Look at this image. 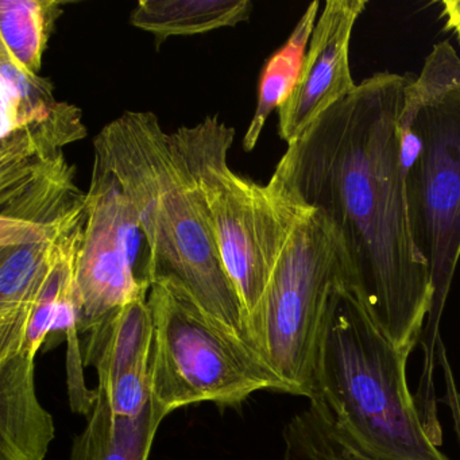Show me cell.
Wrapping results in <instances>:
<instances>
[{
    "mask_svg": "<svg viewBox=\"0 0 460 460\" xmlns=\"http://www.w3.org/2000/svg\"><path fill=\"white\" fill-rule=\"evenodd\" d=\"M93 149V163L117 179L138 215L152 282L179 279L209 316L249 343L243 306L223 266L206 201L157 115L123 112L102 128Z\"/></svg>",
    "mask_w": 460,
    "mask_h": 460,
    "instance_id": "7a4b0ae2",
    "label": "cell"
},
{
    "mask_svg": "<svg viewBox=\"0 0 460 460\" xmlns=\"http://www.w3.org/2000/svg\"><path fill=\"white\" fill-rule=\"evenodd\" d=\"M282 438L284 460H378L360 451L317 401L287 422Z\"/></svg>",
    "mask_w": 460,
    "mask_h": 460,
    "instance_id": "e0dca14e",
    "label": "cell"
},
{
    "mask_svg": "<svg viewBox=\"0 0 460 460\" xmlns=\"http://www.w3.org/2000/svg\"><path fill=\"white\" fill-rule=\"evenodd\" d=\"M55 90L0 44V184L58 160L88 136L82 110L58 101Z\"/></svg>",
    "mask_w": 460,
    "mask_h": 460,
    "instance_id": "9c48e42d",
    "label": "cell"
},
{
    "mask_svg": "<svg viewBox=\"0 0 460 460\" xmlns=\"http://www.w3.org/2000/svg\"><path fill=\"white\" fill-rule=\"evenodd\" d=\"M367 0H328L309 40L300 76L279 109V134L293 144L320 115L357 90L349 42Z\"/></svg>",
    "mask_w": 460,
    "mask_h": 460,
    "instance_id": "30bf717a",
    "label": "cell"
},
{
    "mask_svg": "<svg viewBox=\"0 0 460 460\" xmlns=\"http://www.w3.org/2000/svg\"><path fill=\"white\" fill-rule=\"evenodd\" d=\"M252 0H141L128 22L153 34L158 48L171 37L234 28L250 20Z\"/></svg>",
    "mask_w": 460,
    "mask_h": 460,
    "instance_id": "4fadbf2b",
    "label": "cell"
},
{
    "mask_svg": "<svg viewBox=\"0 0 460 460\" xmlns=\"http://www.w3.org/2000/svg\"><path fill=\"white\" fill-rule=\"evenodd\" d=\"M147 303L155 327L150 406L158 424L196 403L236 406L260 390L285 393L254 349L209 316L179 279L157 277Z\"/></svg>",
    "mask_w": 460,
    "mask_h": 460,
    "instance_id": "5b68a950",
    "label": "cell"
},
{
    "mask_svg": "<svg viewBox=\"0 0 460 460\" xmlns=\"http://www.w3.org/2000/svg\"><path fill=\"white\" fill-rule=\"evenodd\" d=\"M409 354L371 322L351 288L336 292L320 336L314 390L344 435L378 460H451L421 419Z\"/></svg>",
    "mask_w": 460,
    "mask_h": 460,
    "instance_id": "3957f363",
    "label": "cell"
},
{
    "mask_svg": "<svg viewBox=\"0 0 460 460\" xmlns=\"http://www.w3.org/2000/svg\"><path fill=\"white\" fill-rule=\"evenodd\" d=\"M36 357L18 352L0 360V460H45L55 420L36 390Z\"/></svg>",
    "mask_w": 460,
    "mask_h": 460,
    "instance_id": "7c38bea8",
    "label": "cell"
},
{
    "mask_svg": "<svg viewBox=\"0 0 460 460\" xmlns=\"http://www.w3.org/2000/svg\"><path fill=\"white\" fill-rule=\"evenodd\" d=\"M403 133L417 155L405 171L406 200L414 246L429 269L438 317L460 260V61L446 58L438 79L416 77L408 90Z\"/></svg>",
    "mask_w": 460,
    "mask_h": 460,
    "instance_id": "52a82bcc",
    "label": "cell"
},
{
    "mask_svg": "<svg viewBox=\"0 0 460 460\" xmlns=\"http://www.w3.org/2000/svg\"><path fill=\"white\" fill-rule=\"evenodd\" d=\"M147 298L120 306L87 333L84 365L98 371L115 417L137 419L150 405L155 327Z\"/></svg>",
    "mask_w": 460,
    "mask_h": 460,
    "instance_id": "8fae6325",
    "label": "cell"
},
{
    "mask_svg": "<svg viewBox=\"0 0 460 460\" xmlns=\"http://www.w3.org/2000/svg\"><path fill=\"white\" fill-rule=\"evenodd\" d=\"M66 4L61 0H2L0 44L28 71L40 75L50 37Z\"/></svg>",
    "mask_w": 460,
    "mask_h": 460,
    "instance_id": "2e32d148",
    "label": "cell"
},
{
    "mask_svg": "<svg viewBox=\"0 0 460 460\" xmlns=\"http://www.w3.org/2000/svg\"><path fill=\"white\" fill-rule=\"evenodd\" d=\"M440 4L444 31H454L460 44V0H443Z\"/></svg>",
    "mask_w": 460,
    "mask_h": 460,
    "instance_id": "ac0fdd59",
    "label": "cell"
},
{
    "mask_svg": "<svg viewBox=\"0 0 460 460\" xmlns=\"http://www.w3.org/2000/svg\"><path fill=\"white\" fill-rule=\"evenodd\" d=\"M96 392L87 425L74 438L69 460H149L160 427L152 406L137 419L115 417L104 393Z\"/></svg>",
    "mask_w": 460,
    "mask_h": 460,
    "instance_id": "5bb4252c",
    "label": "cell"
},
{
    "mask_svg": "<svg viewBox=\"0 0 460 460\" xmlns=\"http://www.w3.org/2000/svg\"><path fill=\"white\" fill-rule=\"evenodd\" d=\"M319 7V2L309 4L284 47L266 61L261 74L257 107L243 137V149L246 152H252L257 146L271 112L279 110L292 93L303 68Z\"/></svg>",
    "mask_w": 460,
    "mask_h": 460,
    "instance_id": "9a60e30c",
    "label": "cell"
},
{
    "mask_svg": "<svg viewBox=\"0 0 460 460\" xmlns=\"http://www.w3.org/2000/svg\"><path fill=\"white\" fill-rule=\"evenodd\" d=\"M343 287L352 289L343 241L322 212L297 201L265 293L246 320L250 346L285 394L311 397L323 325Z\"/></svg>",
    "mask_w": 460,
    "mask_h": 460,
    "instance_id": "277c9868",
    "label": "cell"
},
{
    "mask_svg": "<svg viewBox=\"0 0 460 460\" xmlns=\"http://www.w3.org/2000/svg\"><path fill=\"white\" fill-rule=\"evenodd\" d=\"M144 244L136 209L117 179L93 163L75 273L79 333H90L120 306L149 297V265L139 260Z\"/></svg>",
    "mask_w": 460,
    "mask_h": 460,
    "instance_id": "ba28073f",
    "label": "cell"
},
{
    "mask_svg": "<svg viewBox=\"0 0 460 460\" xmlns=\"http://www.w3.org/2000/svg\"><path fill=\"white\" fill-rule=\"evenodd\" d=\"M235 130L217 117L171 134L206 201L223 266L246 320L265 293L297 200L276 182L260 185L230 168Z\"/></svg>",
    "mask_w": 460,
    "mask_h": 460,
    "instance_id": "8992f818",
    "label": "cell"
},
{
    "mask_svg": "<svg viewBox=\"0 0 460 460\" xmlns=\"http://www.w3.org/2000/svg\"><path fill=\"white\" fill-rule=\"evenodd\" d=\"M413 80L390 72L363 80L288 145L270 179L330 220L347 252L352 292L409 355L435 296L406 200L401 126Z\"/></svg>",
    "mask_w": 460,
    "mask_h": 460,
    "instance_id": "6da1fadb",
    "label": "cell"
}]
</instances>
